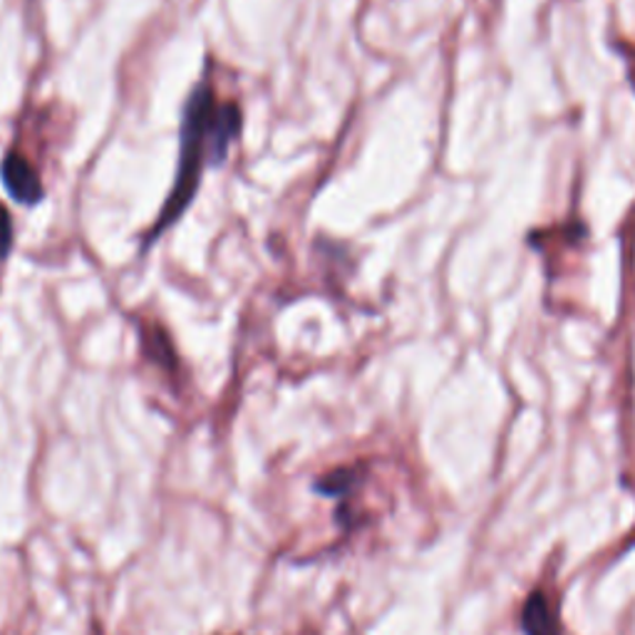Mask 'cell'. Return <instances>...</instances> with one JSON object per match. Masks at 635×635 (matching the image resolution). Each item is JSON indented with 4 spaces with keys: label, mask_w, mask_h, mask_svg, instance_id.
<instances>
[{
    "label": "cell",
    "mask_w": 635,
    "mask_h": 635,
    "mask_svg": "<svg viewBox=\"0 0 635 635\" xmlns=\"http://www.w3.org/2000/svg\"><path fill=\"white\" fill-rule=\"evenodd\" d=\"M522 626L526 635H561L558 618L554 616V611L548 606L542 591H534V594L528 596L522 611Z\"/></svg>",
    "instance_id": "obj_4"
},
{
    "label": "cell",
    "mask_w": 635,
    "mask_h": 635,
    "mask_svg": "<svg viewBox=\"0 0 635 635\" xmlns=\"http://www.w3.org/2000/svg\"><path fill=\"white\" fill-rule=\"evenodd\" d=\"M216 108L219 104L214 100V92H211L206 82H201L192 92V98H189L184 110L182 152H179V172L174 179V189L172 194H169L162 214H159L147 243H152L157 236H162L164 231L184 214L187 206L192 204V199L199 189L201 167H204V157L209 150V132L211 122H214Z\"/></svg>",
    "instance_id": "obj_1"
},
{
    "label": "cell",
    "mask_w": 635,
    "mask_h": 635,
    "mask_svg": "<svg viewBox=\"0 0 635 635\" xmlns=\"http://www.w3.org/2000/svg\"><path fill=\"white\" fill-rule=\"evenodd\" d=\"M10 246H13V221H10L8 211L0 206V261L8 256Z\"/></svg>",
    "instance_id": "obj_5"
},
{
    "label": "cell",
    "mask_w": 635,
    "mask_h": 635,
    "mask_svg": "<svg viewBox=\"0 0 635 635\" xmlns=\"http://www.w3.org/2000/svg\"><path fill=\"white\" fill-rule=\"evenodd\" d=\"M241 132V112L234 102L231 104H219L214 122H211L209 132V159L214 164L224 162V157L229 152L231 142L236 140Z\"/></svg>",
    "instance_id": "obj_3"
},
{
    "label": "cell",
    "mask_w": 635,
    "mask_h": 635,
    "mask_svg": "<svg viewBox=\"0 0 635 635\" xmlns=\"http://www.w3.org/2000/svg\"><path fill=\"white\" fill-rule=\"evenodd\" d=\"M0 179H3L10 199L18 201V204L36 206L42 199V182L26 157L10 152L3 159V167H0Z\"/></svg>",
    "instance_id": "obj_2"
}]
</instances>
